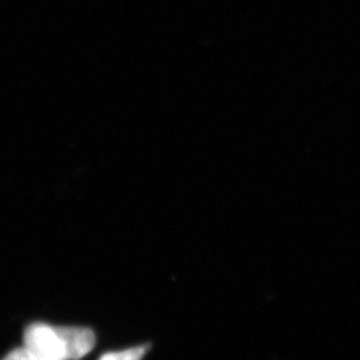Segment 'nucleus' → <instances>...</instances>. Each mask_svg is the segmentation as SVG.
Returning a JSON list of instances; mask_svg holds the SVG:
<instances>
[{"label":"nucleus","instance_id":"obj_2","mask_svg":"<svg viewBox=\"0 0 360 360\" xmlns=\"http://www.w3.org/2000/svg\"><path fill=\"white\" fill-rule=\"evenodd\" d=\"M60 337L66 351L67 359L79 360L89 354L95 347V335L88 328L59 326Z\"/></svg>","mask_w":360,"mask_h":360},{"label":"nucleus","instance_id":"obj_1","mask_svg":"<svg viewBox=\"0 0 360 360\" xmlns=\"http://www.w3.org/2000/svg\"><path fill=\"white\" fill-rule=\"evenodd\" d=\"M24 347L33 360H68L58 328L34 323L25 330Z\"/></svg>","mask_w":360,"mask_h":360},{"label":"nucleus","instance_id":"obj_3","mask_svg":"<svg viewBox=\"0 0 360 360\" xmlns=\"http://www.w3.org/2000/svg\"><path fill=\"white\" fill-rule=\"evenodd\" d=\"M148 347H131L128 350L115 351L103 354L100 360H142Z\"/></svg>","mask_w":360,"mask_h":360},{"label":"nucleus","instance_id":"obj_4","mask_svg":"<svg viewBox=\"0 0 360 360\" xmlns=\"http://www.w3.org/2000/svg\"><path fill=\"white\" fill-rule=\"evenodd\" d=\"M3 360H33L31 354L26 350V347H18L15 350L11 351L10 354H7L6 357Z\"/></svg>","mask_w":360,"mask_h":360}]
</instances>
